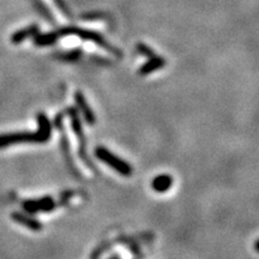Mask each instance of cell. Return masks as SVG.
I'll return each instance as SVG.
<instances>
[{"label": "cell", "mask_w": 259, "mask_h": 259, "mask_svg": "<svg viewBox=\"0 0 259 259\" xmlns=\"http://www.w3.org/2000/svg\"><path fill=\"white\" fill-rule=\"evenodd\" d=\"M94 154H95V156L99 158L100 161H102L103 163L107 164V166L111 167L112 169L118 171L120 176L122 177L132 176V167L130 166L127 162L124 161L119 156H116V155L113 154L112 151H109L107 148L100 145V147L95 148Z\"/></svg>", "instance_id": "obj_3"}, {"label": "cell", "mask_w": 259, "mask_h": 259, "mask_svg": "<svg viewBox=\"0 0 259 259\" xmlns=\"http://www.w3.org/2000/svg\"><path fill=\"white\" fill-rule=\"evenodd\" d=\"M57 208V203L52 197H42L40 199L24 200L23 209L25 211L35 212H51Z\"/></svg>", "instance_id": "obj_5"}, {"label": "cell", "mask_w": 259, "mask_h": 259, "mask_svg": "<svg viewBox=\"0 0 259 259\" xmlns=\"http://www.w3.org/2000/svg\"><path fill=\"white\" fill-rule=\"evenodd\" d=\"M58 34H59V36L60 35H77V36H79L84 41H90V42H94V44L99 45V46H101L103 50L111 52L112 54H120V52L116 50V48L113 47L109 42H107L106 38L103 37L101 34H99V32L96 31L88 30V29L77 28V27H66V28H61L60 30L58 31Z\"/></svg>", "instance_id": "obj_2"}, {"label": "cell", "mask_w": 259, "mask_h": 259, "mask_svg": "<svg viewBox=\"0 0 259 259\" xmlns=\"http://www.w3.org/2000/svg\"><path fill=\"white\" fill-rule=\"evenodd\" d=\"M38 127L35 132H11L0 135V149H5L19 143H47L52 137V124L45 113L36 115Z\"/></svg>", "instance_id": "obj_1"}, {"label": "cell", "mask_w": 259, "mask_h": 259, "mask_svg": "<svg viewBox=\"0 0 259 259\" xmlns=\"http://www.w3.org/2000/svg\"><path fill=\"white\" fill-rule=\"evenodd\" d=\"M80 56H82V52L79 50H73V51L67 52V53H65L61 59L65 61H76L79 59Z\"/></svg>", "instance_id": "obj_12"}, {"label": "cell", "mask_w": 259, "mask_h": 259, "mask_svg": "<svg viewBox=\"0 0 259 259\" xmlns=\"http://www.w3.org/2000/svg\"><path fill=\"white\" fill-rule=\"evenodd\" d=\"M54 4L58 6V9L60 10V12L63 14L64 16H66V17H71V12L69 8H67L66 4H65L64 0H53Z\"/></svg>", "instance_id": "obj_14"}, {"label": "cell", "mask_w": 259, "mask_h": 259, "mask_svg": "<svg viewBox=\"0 0 259 259\" xmlns=\"http://www.w3.org/2000/svg\"><path fill=\"white\" fill-rule=\"evenodd\" d=\"M164 65H166V60H164V58L158 57L155 54L154 57L149 58L147 63L142 65L141 69H139V74H142V76H147V74H150L155 72V71L162 69Z\"/></svg>", "instance_id": "obj_8"}, {"label": "cell", "mask_w": 259, "mask_h": 259, "mask_svg": "<svg viewBox=\"0 0 259 259\" xmlns=\"http://www.w3.org/2000/svg\"><path fill=\"white\" fill-rule=\"evenodd\" d=\"M173 185V178L168 174H161L151 181V189L157 193H164Z\"/></svg>", "instance_id": "obj_9"}, {"label": "cell", "mask_w": 259, "mask_h": 259, "mask_svg": "<svg viewBox=\"0 0 259 259\" xmlns=\"http://www.w3.org/2000/svg\"><path fill=\"white\" fill-rule=\"evenodd\" d=\"M67 113H69L70 119H71V126H72V130L74 132V136L79 139V156L82 160L85 162L87 166L93 167L92 161L89 160L88 155H87V144H85V138H84V134H83V127H82V122H80L79 115L77 113L76 108L73 107H70L67 109Z\"/></svg>", "instance_id": "obj_4"}, {"label": "cell", "mask_w": 259, "mask_h": 259, "mask_svg": "<svg viewBox=\"0 0 259 259\" xmlns=\"http://www.w3.org/2000/svg\"><path fill=\"white\" fill-rule=\"evenodd\" d=\"M11 219L14 220L16 223H19V225L27 227V228L31 229V231L34 232H40L42 229V225L37 221L36 219L30 218V216L25 215L23 212H19V211L12 212Z\"/></svg>", "instance_id": "obj_7"}, {"label": "cell", "mask_w": 259, "mask_h": 259, "mask_svg": "<svg viewBox=\"0 0 259 259\" xmlns=\"http://www.w3.org/2000/svg\"><path fill=\"white\" fill-rule=\"evenodd\" d=\"M137 50L141 54H143V56H145L147 58H151L155 56V52L151 50L150 47L147 46V45L144 44H138L137 45Z\"/></svg>", "instance_id": "obj_13"}, {"label": "cell", "mask_w": 259, "mask_h": 259, "mask_svg": "<svg viewBox=\"0 0 259 259\" xmlns=\"http://www.w3.org/2000/svg\"><path fill=\"white\" fill-rule=\"evenodd\" d=\"M74 101H76L77 107H78V109L80 111V113H82L84 120L88 122L90 126L95 125L96 116H95V114H94L93 109L90 108L89 103L85 100V97H84L83 94L80 93V92L74 93Z\"/></svg>", "instance_id": "obj_6"}, {"label": "cell", "mask_w": 259, "mask_h": 259, "mask_svg": "<svg viewBox=\"0 0 259 259\" xmlns=\"http://www.w3.org/2000/svg\"><path fill=\"white\" fill-rule=\"evenodd\" d=\"M59 37V34L58 31H52V32H46V34H36L34 36V45L38 47H45V46H51L54 42L58 40Z\"/></svg>", "instance_id": "obj_11"}, {"label": "cell", "mask_w": 259, "mask_h": 259, "mask_svg": "<svg viewBox=\"0 0 259 259\" xmlns=\"http://www.w3.org/2000/svg\"><path fill=\"white\" fill-rule=\"evenodd\" d=\"M38 31V27L37 25H30V27H27L24 29H21V30H17L14 32L11 36V42L14 45H19L22 44L24 40H27L28 37L30 36H35Z\"/></svg>", "instance_id": "obj_10"}]
</instances>
